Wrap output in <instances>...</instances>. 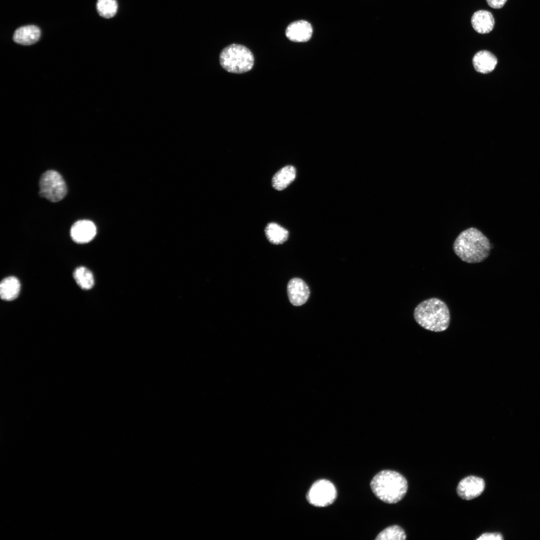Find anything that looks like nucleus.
<instances>
[{
    "label": "nucleus",
    "mask_w": 540,
    "mask_h": 540,
    "mask_svg": "<svg viewBox=\"0 0 540 540\" xmlns=\"http://www.w3.org/2000/svg\"><path fill=\"white\" fill-rule=\"evenodd\" d=\"M503 536L499 532H486L480 535L477 540H502Z\"/></svg>",
    "instance_id": "aec40b11"
},
{
    "label": "nucleus",
    "mask_w": 540,
    "mask_h": 540,
    "mask_svg": "<svg viewBox=\"0 0 540 540\" xmlns=\"http://www.w3.org/2000/svg\"><path fill=\"white\" fill-rule=\"evenodd\" d=\"M375 496L382 502L394 504L400 500L408 490L406 478L398 472L383 470L378 473L370 482Z\"/></svg>",
    "instance_id": "7ed1b4c3"
},
{
    "label": "nucleus",
    "mask_w": 540,
    "mask_h": 540,
    "mask_svg": "<svg viewBox=\"0 0 540 540\" xmlns=\"http://www.w3.org/2000/svg\"><path fill=\"white\" fill-rule=\"evenodd\" d=\"M220 62L222 68L227 72L242 74L252 68L254 57L252 52L245 46L233 44L222 50Z\"/></svg>",
    "instance_id": "20e7f679"
},
{
    "label": "nucleus",
    "mask_w": 540,
    "mask_h": 540,
    "mask_svg": "<svg viewBox=\"0 0 540 540\" xmlns=\"http://www.w3.org/2000/svg\"><path fill=\"white\" fill-rule=\"evenodd\" d=\"M285 33L288 39L292 42H306L312 37V28L308 22L298 20L290 23L287 26Z\"/></svg>",
    "instance_id": "9d476101"
},
{
    "label": "nucleus",
    "mask_w": 540,
    "mask_h": 540,
    "mask_svg": "<svg viewBox=\"0 0 540 540\" xmlns=\"http://www.w3.org/2000/svg\"><path fill=\"white\" fill-rule=\"evenodd\" d=\"M287 292L290 303L294 306H300L305 304L310 294L308 286L299 278H294L289 281Z\"/></svg>",
    "instance_id": "1a4fd4ad"
},
{
    "label": "nucleus",
    "mask_w": 540,
    "mask_h": 540,
    "mask_svg": "<svg viewBox=\"0 0 540 540\" xmlns=\"http://www.w3.org/2000/svg\"><path fill=\"white\" fill-rule=\"evenodd\" d=\"M336 496L334 485L328 480L322 479L312 484L307 493L306 498L314 506L324 507L332 504Z\"/></svg>",
    "instance_id": "423d86ee"
},
{
    "label": "nucleus",
    "mask_w": 540,
    "mask_h": 540,
    "mask_svg": "<svg viewBox=\"0 0 540 540\" xmlns=\"http://www.w3.org/2000/svg\"><path fill=\"white\" fill-rule=\"evenodd\" d=\"M73 276L76 284L83 290H90L94 285V278L92 272L84 266L76 268L74 272Z\"/></svg>",
    "instance_id": "f3484780"
},
{
    "label": "nucleus",
    "mask_w": 540,
    "mask_h": 540,
    "mask_svg": "<svg viewBox=\"0 0 540 540\" xmlns=\"http://www.w3.org/2000/svg\"><path fill=\"white\" fill-rule=\"evenodd\" d=\"M416 322L426 330L440 332L446 330L450 322V313L446 304L439 298H432L419 304L414 308Z\"/></svg>",
    "instance_id": "f03ea898"
},
{
    "label": "nucleus",
    "mask_w": 540,
    "mask_h": 540,
    "mask_svg": "<svg viewBox=\"0 0 540 540\" xmlns=\"http://www.w3.org/2000/svg\"><path fill=\"white\" fill-rule=\"evenodd\" d=\"M264 232L268 241L274 244L284 243L288 237V230L276 222L268 223Z\"/></svg>",
    "instance_id": "dca6fc26"
},
{
    "label": "nucleus",
    "mask_w": 540,
    "mask_h": 540,
    "mask_svg": "<svg viewBox=\"0 0 540 540\" xmlns=\"http://www.w3.org/2000/svg\"><path fill=\"white\" fill-rule=\"evenodd\" d=\"M474 69L482 74L492 72L498 63L496 56L491 52L483 50L476 52L472 59Z\"/></svg>",
    "instance_id": "f8f14e48"
},
{
    "label": "nucleus",
    "mask_w": 540,
    "mask_h": 540,
    "mask_svg": "<svg viewBox=\"0 0 540 540\" xmlns=\"http://www.w3.org/2000/svg\"><path fill=\"white\" fill-rule=\"evenodd\" d=\"M406 538L404 530L400 526L394 525L382 531L375 538L376 540H403Z\"/></svg>",
    "instance_id": "a211bd4d"
},
{
    "label": "nucleus",
    "mask_w": 540,
    "mask_h": 540,
    "mask_svg": "<svg viewBox=\"0 0 540 540\" xmlns=\"http://www.w3.org/2000/svg\"><path fill=\"white\" fill-rule=\"evenodd\" d=\"M488 5L494 8H500L504 6L507 0H486Z\"/></svg>",
    "instance_id": "412c9836"
},
{
    "label": "nucleus",
    "mask_w": 540,
    "mask_h": 540,
    "mask_svg": "<svg viewBox=\"0 0 540 540\" xmlns=\"http://www.w3.org/2000/svg\"><path fill=\"white\" fill-rule=\"evenodd\" d=\"M471 23L474 29L478 33L486 34L490 32L494 26V19L492 14L488 10H479L472 16Z\"/></svg>",
    "instance_id": "9b49d317"
},
{
    "label": "nucleus",
    "mask_w": 540,
    "mask_h": 540,
    "mask_svg": "<svg viewBox=\"0 0 540 540\" xmlns=\"http://www.w3.org/2000/svg\"><path fill=\"white\" fill-rule=\"evenodd\" d=\"M40 196L52 202L61 200L67 192L66 184L58 172L48 170L44 172L39 182Z\"/></svg>",
    "instance_id": "39448f33"
},
{
    "label": "nucleus",
    "mask_w": 540,
    "mask_h": 540,
    "mask_svg": "<svg viewBox=\"0 0 540 540\" xmlns=\"http://www.w3.org/2000/svg\"><path fill=\"white\" fill-rule=\"evenodd\" d=\"M40 36V28L34 25L23 26L17 28L13 36L14 42L22 45H31L37 42Z\"/></svg>",
    "instance_id": "ddd939ff"
},
{
    "label": "nucleus",
    "mask_w": 540,
    "mask_h": 540,
    "mask_svg": "<svg viewBox=\"0 0 540 540\" xmlns=\"http://www.w3.org/2000/svg\"><path fill=\"white\" fill-rule=\"evenodd\" d=\"M96 234L95 224L92 221L86 220L76 222L70 230L72 240L78 244H86L90 242Z\"/></svg>",
    "instance_id": "6e6552de"
},
{
    "label": "nucleus",
    "mask_w": 540,
    "mask_h": 540,
    "mask_svg": "<svg viewBox=\"0 0 540 540\" xmlns=\"http://www.w3.org/2000/svg\"><path fill=\"white\" fill-rule=\"evenodd\" d=\"M116 0H98L96 10L100 16L110 18L116 14L118 10Z\"/></svg>",
    "instance_id": "6ab92c4d"
},
{
    "label": "nucleus",
    "mask_w": 540,
    "mask_h": 540,
    "mask_svg": "<svg viewBox=\"0 0 540 540\" xmlns=\"http://www.w3.org/2000/svg\"><path fill=\"white\" fill-rule=\"evenodd\" d=\"M296 177V168L291 165L286 166L274 175L272 178V187L277 190H282L287 188Z\"/></svg>",
    "instance_id": "4468645a"
},
{
    "label": "nucleus",
    "mask_w": 540,
    "mask_h": 540,
    "mask_svg": "<svg viewBox=\"0 0 540 540\" xmlns=\"http://www.w3.org/2000/svg\"><path fill=\"white\" fill-rule=\"evenodd\" d=\"M484 488L485 482L482 478L470 476L459 482L456 492L462 498L470 500L480 496L484 492Z\"/></svg>",
    "instance_id": "0eeeda50"
},
{
    "label": "nucleus",
    "mask_w": 540,
    "mask_h": 540,
    "mask_svg": "<svg viewBox=\"0 0 540 540\" xmlns=\"http://www.w3.org/2000/svg\"><path fill=\"white\" fill-rule=\"evenodd\" d=\"M20 290V284L16 277L10 276L6 278L0 284L1 298L7 301L12 300L18 296Z\"/></svg>",
    "instance_id": "2eb2a0df"
},
{
    "label": "nucleus",
    "mask_w": 540,
    "mask_h": 540,
    "mask_svg": "<svg viewBox=\"0 0 540 540\" xmlns=\"http://www.w3.org/2000/svg\"><path fill=\"white\" fill-rule=\"evenodd\" d=\"M453 250L462 261L481 262L490 255L492 244L489 239L480 230L470 227L462 230L453 244Z\"/></svg>",
    "instance_id": "f257e3e1"
}]
</instances>
